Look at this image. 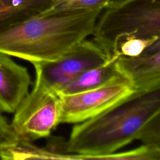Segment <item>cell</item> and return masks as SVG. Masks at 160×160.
<instances>
[{"label":"cell","instance_id":"6da1fadb","mask_svg":"<svg viewBox=\"0 0 160 160\" xmlns=\"http://www.w3.org/2000/svg\"><path fill=\"white\" fill-rule=\"evenodd\" d=\"M135 140L160 148V89L76 123L67 150L81 159H113V153Z\"/></svg>","mask_w":160,"mask_h":160},{"label":"cell","instance_id":"7a4b0ae2","mask_svg":"<svg viewBox=\"0 0 160 160\" xmlns=\"http://www.w3.org/2000/svg\"><path fill=\"white\" fill-rule=\"evenodd\" d=\"M104 8L41 13L0 31V52L32 64L55 61L91 35Z\"/></svg>","mask_w":160,"mask_h":160},{"label":"cell","instance_id":"3957f363","mask_svg":"<svg viewBox=\"0 0 160 160\" xmlns=\"http://www.w3.org/2000/svg\"><path fill=\"white\" fill-rule=\"evenodd\" d=\"M91 35L107 61L116 60L124 38L160 37V0H123L104 7Z\"/></svg>","mask_w":160,"mask_h":160},{"label":"cell","instance_id":"277c9868","mask_svg":"<svg viewBox=\"0 0 160 160\" xmlns=\"http://www.w3.org/2000/svg\"><path fill=\"white\" fill-rule=\"evenodd\" d=\"M61 114L59 94L36 77L32 90L14 112L10 124L18 138L32 142L48 138L61 124Z\"/></svg>","mask_w":160,"mask_h":160},{"label":"cell","instance_id":"5b68a950","mask_svg":"<svg viewBox=\"0 0 160 160\" xmlns=\"http://www.w3.org/2000/svg\"><path fill=\"white\" fill-rule=\"evenodd\" d=\"M58 94L61 102V124L83 122L137 96L131 84L120 74L91 89Z\"/></svg>","mask_w":160,"mask_h":160},{"label":"cell","instance_id":"8992f818","mask_svg":"<svg viewBox=\"0 0 160 160\" xmlns=\"http://www.w3.org/2000/svg\"><path fill=\"white\" fill-rule=\"evenodd\" d=\"M106 61L107 58L104 51L92 40L86 39L55 61L32 64L36 77L59 92L85 71Z\"/></svg>","mask_w":160,"mask_h":160},{"label":"cell","instance_id":"52a82bcc","mask_svg":"<svg viewBox=\"0 0 160 160\" xmlns=\"http://www.w3.org/2000/svg\"><path fill=\"white\" fill-rule=\"evenodd\" d=\"M115 68L131 84L137 96L160 89V39L138 56H119Z\"/></svg>","mask_w":160,"mask_h":160},{"label":"cell","instance_id":"ba28073f","mask_svg":"<svg viewBox=\"0 0 160 160\" xmlns=\"http://www.w3.org/2000/svg\"><path fill=\"white\" fill-rule=\"evenodd\" d=\"M31 84L27 68L0 52V112L14 113L29 92Z\"/></svg>","mask_w":160,"mask_h":160},{"label":"cell","instance_id":"9c48e42d","mask_svg":"<svg viewBox=\"0 0 160 160\" xmlns=\"http://www.w3.org/2000/svg\"><path fill=\"white\" fill-rule=\"evenodd\" d=\"M56 0H0V31L42 13Z\"/></svg>","mask_w":160,"mask_h":160},{"label":"cell","instance_id":"30bf717a","mask_svg":"<svg viewBox=\"0 0 160 160\" xmlns=\"http://www.w3.org/2000/svg\"><path fill=\"white\" fill-rule=\"evenodd\" d=\"M115 61H107L85 71L57 92L76 93L91 89L104 84L119 74L115 68Z\"/></svg>","mask_w":160,"mask_h":160},{"label":"cell","instance_id":"8fae6325","mask_svg":"<svg viewBox=\"0 0 160 160\" xmlns=\"http://www.w3.org/2000/svg\"><path fill=\"white\" fill-rule=\"evenodd\" d=\"M117 2L118 0H56L48 10L42 13L104 8Z\"/></svg>","mask_w":160,"mask_h":160},{"label":"cell","instance_id":"7c38bea8","mask_svg":"<svg viewBox=\"0 0 160 160\" xmlns=\"http://www.w3.org/2000/svg\"><path fill=\"white\" fill-rule=\"evenodd\" d=\"M158 39H160V37L152 38L126 37L118 46L117 57L118 58L120 56L126 57L138 56Z\"/></svg>","mask_w":160,"mask_h":160},{"label":"cell","instance_id":"4fadbf2b","mask_svg":"<svg viewBox=\"0 0 160 160\" xmlns=\"http://www.w3.org/2000/svg\"><path fill=\"white\" fill-rule=\"evenodd\" d=\"M17 138L11 124L8 122L6 118L0 113V146Z\"/></svg>","mask_w":160,"mask_h":160},{"label":"cell","instance_id":"5bb4252c","mask_svg":"<svg viewBox=\"0 0 160 160\" xmlns=\"http://www.w3.org/2000/svg\"><path fill=\"white\" fill-rule=\"evenodd\" d=\"M123 1V0H118V2H120V1Z\"/></svg>","mask_w":160,"mask_h":160}]
</instances>
